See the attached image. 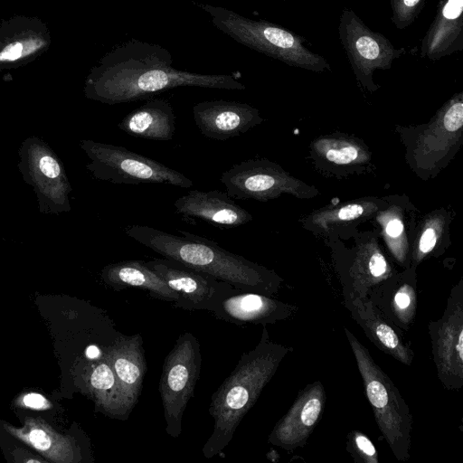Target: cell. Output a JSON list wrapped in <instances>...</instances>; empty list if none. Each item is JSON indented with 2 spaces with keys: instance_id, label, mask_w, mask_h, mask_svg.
I'll use <instances>...</instances> for the list:
<instances>
[{
  "instance_id": "cell-21",
  "label": "cell",
  "mask_w": 463,
  "mask_h": 463,
  "mask_svg": "<svg viewBox=\"0 0 463 463\" xmlns=\"http://www.w3.org/2000/svg\"><path fill=\"white\" fill-rule=\"evenodd\" d=\"M373 288L368 298L401 331L407 332L413 325L417 313L418 295L413 281L394 284L386 281Z\"/></svg>"
},
{
  "instance_id": "cell-23",
  "label": "cell",
  "mask_w": 463,
  "mask_h": 463,
  "mask_svg": "<svg viewBox=\"0 0 463 463\" xmlns=\"http://www.w3.org/2000/svg\"><path fill=\"white\" fill-rule=\"evenodd\" d=\"M89 381L96 402L104 413L121 420L118 383L105 351L99 361L91 366Z\"/></svg>"
},
{
  "instance_id": "cell-2",
  "label": "cell",
  "mask_w": 463,
  "mask_h": 463,
  "mask_svg": "<svg viewBox=\"0 0 463 463\" xmlns=\"http://www.w3.org/2000/svg\"><path fill=\"white\" fill-rule=\"evenodd\" d=\"M180 235L145 225H129L126 234L165 259L178 261L209 274L234 288L273 297L281 279L274 272L232 253L218 243L191 232L176 230Z\"/></svg>"
},
{
  "instance_id": "cell-28",
  "label": "cell",
  "mask_w": 463,
  "mask_h": 463,
  "mask_svg": "<svg viewBox=\"0 0 463 463\" xmlns=\"http://www.w3.org/2000/svg\"><path fill=\"white\" fill-rule=\"evenodd\" d=\"M41 172L49 178H56L60 175V165L58 162L50 156H43L39 161Z\"/></svg>"
},
{
  "instance_id": "cell-24",
  "label": "cell",
  "mask_w": 463,
  "mask_h": 463,
  "mask_svg": "<svg viewBox=\"0 0 463 463\" xmlns=\"http://www.w3.org/2000/svg\"><path fill=\"white\" fill-rule=\"evenodd\" d=\"M346 450L358 463H378V451L369 437L362 431L352 430L347 434Z\"/></svg>"
},
{
  "instance_id": "cell-31",
  "label": "cell",
  "mask_w": 463,
  "mask_h": 463,
  "mask_svg": "<svg viewBox=\"0 0 463 463\" xmlns=\"http://www.w3.org/2000/svg\"><path fill=\"white\" fill-rule=\"evenodd\" d=\"M364 213V208L360 204H350L341 208L337 216L341 220H354L361 216Z\"/></svg>"
},
{
  "instance_id": "cell-10",
  "label": "cell",
  "mask_w": 463,
  "mask_h": 463,
  "mask_svg": "<svg viewBox=\"0 0 463 463\" xmlns=\"http://www.w3.org/2000/svg\"><path fill=\"white\" fill-rule=\"evenodd\" d=\"M146 264L176 292L175 306L185 310L212 313L222 298L236 289L227 282L170 259H155Z\"/></svg>"
},
{
  "instance_id": "cell-18",
  "label": "cell",
  "mask_w": 463,
  "mask_h": 463,
  "mask_svg": "<svg viewBox=\"0 0 463 463\" xmlns=\"http://www.w3.org/2000/svg\"><path fill=\"white\" fill-rule=\"evenodd\" d=\"M425 33L420 57L437 61L463 50V0H439Z\"/></svg>"
},
{
  "instance_id": "cell-6",
  "label": "cell",
  "mask_w": 463,
  "mask_h": 463,
  "mask_svg": "<svg viewBox=\"0 0 463 463\" xmlns=\"http://www.w3.org/2000/svg\"><path fill=\"white\" fill-rule=\"evenodd\" d=\"M202 354L199 340L189 332L179 335L166 355L159 381L166 433L178 438L182 420L199 379Z\"/></svg>"
},
{
  "instance_id": "cell-33",
  "label": "cell",
  "mask_w": 463,
  "mask_h": 463,
  "mask_svg": "<svg viewBox=\"0 0 463 463\" xmlns=\"http://www.w3.org/2000/svg\"><path fill=\"white\" fill-rule=\"evenodd\" d=\"M101 355V351L96 345H90L86 349V356L89 359H96Z\"/></svg>"
},
{
  "instance_id": "cell-16",
  "label": "cell",
  "mask_w": 463,
  "mask_h": 463,
  "mask_svg": "<svg viewBox=\"0 0 463 463\" xmlns=\"http://www.w3.org/2000/svg\"><path fill=\"white\" fill-rule=\"evenodd\" d=\"M174 207L185 218H196L219 228L239 227L252 219L226 192L219 190L189 191L175 201Z\"/></svg>"
},
{
  "instance_id": "cell-4",
  "label": "cell",
  "mask_w": 463,
  "mask_h": 463,
  "mask_svg": "<svg viewBox=\"0 0 463 463\" xmlns=\"http://www.w3.org/2000/svg\"><path fill=\"white\" fill-rule=\"evenodd\" d=\"M213 24L237 43L289 66L314 71L330 70L327 61L306 47V39L279 24L245 17L230 9L194 3Z\"/></svg>"
},
{
  "instance_id": "cell-9",
  "label": "cell",
  "mask_w": 463,
  "mask_h": 463,
  "mask_svg": "<svg viewBox=\"0 0 463 463\" xmlns=\"http://www.w3.org/2000/svg\"><path fill=\"white\" fill-rule=\"evenodd\" d=\"M338 37L357 79L371 86L375 70H387L400 58L404 48L397 49L383 34L373 31L350 8L345 7L338 24Z\"/></svg>"
},
{
  "instance_id": "cell-20",
  "label": "cell",
  "mask_w": 463,
  "mask_h": 463,
  "mask_svg": "<svg viewBox=\"0 0 463 463\" xmlns=\"http://www.w3.org/2000/svg\"><path fill=\"white\" fill-rule=\"evenodd\" d=\"M106 284L116 290L136 288L146 290L157 299L175 303L177 294L143 260H124L106 266L102 270Z\"/></svg>"
},
{
  "instance_id": "cell-30",
  "label": "cell",
  "mask_w": 463,
  "mask_h": 463,
  "mask_svg": "<svg viewBox=\"0 0 463 463\" xmlns=\"http://www.w3.org/2000/svg\"><path fill=\"white\" fill-rule=\"evenodd\" d=\"M437 241L436 232L432 228L426 229L420 240L419 250L422 254L429 253Z\"/></svg>"
},
{
  "instance_id": "cell-26",
  "label": "cell",
  "mask_w": 463,
  "mask_h": 463,
  "mask_svg": "<svg viewBox=\"0 0 463 463\" xmlns=\"http://www.w3.org/2000/svg\"><path fill=\"white\" fill-rule=\"evenodd\" d=\"M358 156V150L351 145L330 147L326 151V157L335 164H349Z\"/></svg>"
},
{
  "instance_id": "cell-17",
  "label": "cell",
  "mask_w": 463,
  "mask_h": 463,
  "mask_svg": "<svg viewBox=\"0 0 463 463\" xmlns=\"http://www.w3.org/2000/svg\"><path fill=\"white\" fill-rule=\"evenodd\" d=\"M50 45V35L39 20L16 17L0 28V67L30 61Z\"/></svg>"
},
{
  "instance_id": "cell-32",
  "label": "cell",
  "mask_w": 463,
  "mask_h": 463,
  "mask_svg": "<svg viewBox=\"0 0 463 463\" xmlns=\"http://www.w3.org/2000/svg\"><path fill=\"white\" fill-rule=\"evenodd\" d=\"M385 231L390 237H398L403 232V224L401 220L393 219L388 222Z\"/></svg>"
},
{
  "instance_id": "cell-11",
  "label": "cell",
  "mask_w": 463,
  "mask_h": 463,
  "mask_svg": "<svg viewBox=\"0 0 463 463\" xmlns=\"http://www.w3.org/2000/svg\"><path fill=\"white\" fill-rule=\"evenodd\" d=\"M326 394L320 381L308 383L298 393L288 412L275 424L268 441L288 452L303 448L324 412Z\"/></svg>"
},
{
  "instance_id": "cell-5",
  "label": "cell",
  "mask_w": 463,
  "mask_h": 463,
  "mask_svg": "<svg viewBox=\"0 0 463 463\" xmlns=\"http://www.w3.org/2000/svg\"><path fill=\"white\" fill-rule=\"evenodd\" d=\"M345 333L376 424L395 458L405 462L411 456L412 414L397 387L373 359L369 350L346 327Z\"/></svg>"
},
{
  "instance_id": "cell-19",
  "label": "cell",
  "mask_w": 463,
  "mask_h": 463,
  "mask_svg": "<svg viewBox=\"0 0 463 463\" xmlns=\"http://www.w3.org/2000/svg\"><path fill=\"white\" fill-rule=\"evenodd\" d=\"M118 127L136 137L169 141L175 130V116L167 99L151 98L124 117Z\"/></svg>"
},
{
  "instance_id": "cell-14",
  "label": "cell",
  "mask_w": 463,
  "mask_h": 463,
  "mask_svg": "<svg viewBox=\"0 0 463 463\" xmlns=\"http://www.w3.org/2000/svg\"><path fill=\"white\" fill-rule=\"evenodd\" d=\"M298 310L296 305L279 301L270 296L236 288L222 298L212 313L218 319L237 325L265 326L287 320Z\"/></svg>"
},
{
  "instance_id": "cell-8",
  "label": "cell",
  "mask_w": 463,
  "mask_h": 463,
  "mask_svg": "<svg viewBox=\"0 0 463 463\" xmlns=\"http://www.w3.org/2000/svg\"><path fill=\"white\" fill-rule=\"evenodd\" d=\"M428 331L437 375L449 391L463 386V283L454 287L442 317L430 321Z\"/></svg>"
},
{
  "instance_id": "cell-34",
  "label": "cell",
  "mask_w": 463,
  "mask_h": 463,
  "mask_svg": "<svg viewBox=\"0 0 463 463\" xmlns=\"http://www.w3.org/2000/svg\"><path fill=\"white\" fill-rule=\"evenodd\" d=\"M282 1H287V0H282Z\"/></svg>"
},
{
  "instance_id": "cell-1",
  "label": "cell",
  "mask_w": 463,
  "mask_h": 463,
  "mask_svg": "<svg viewBox=\"0 0 463 463\" xmlns=\"http://www.w3.org/2000/svg\"><path fill=\"white\" fill-rule=\"evenodd\" d=\"M165 47L131 38L117 44L91 70L86 91L92 99L114 105L148 99L178 87L243 90L231 74H203L175 69Z\"/></svg>"
},
{
  "instance_id": "cell-7",
  "label": "cell",
  "mask_w": 463,
  "mask_h": 463,
  "mask_svg": "<svg viewBox=\"0 0 463 463\" xmlns=\"http://www.w3.org/2000/svg\"><path fill=\"white\" fill-rule=\"evenodd\" d=\"M92 169L98 178L116 184H170L182 188L193 181L177 170L120 146L90 143Z\"/></svg>"
},
{
  "instance_id": "cell-15",
  "label": "cell",
  "mask_w": 463,
  "mask_h": 463,
  "mask_svg": "<svg viewBox=\"0 0 463 463\" xmlns=\"http://www.w3.org/2000/svg\"><path fill=\"white\" fill-rule=\"evenodd\" d=\"M193 114L202 135L219 141L238 137L261 121L249 104L222 99L196 103Z\"/></svg>"
},
{
  "instance_id": "cell-29",
  "label": "cell",
  "mask_w": 463,
  "mask_h": 463,
  "mask_svg": "<svg viewBox=\"0 0 463 463\" xmlns=\"http://www.w3.org/2000/svg\"><path fill=\"white\" fill-rule=\"evenodd\" d=\"M24 406L34 410H46L51 407V403L46 398L39 393L32 392L23 397Z\"/></svg>"
},
{
  "instance_id": "cell-3",
  "label": "cell",
  "mask_w": 463,
  "mask_h": 463,
  "mask_svg": "<svg viewBox=\"0 0 463 463\" xmlns=\"http://www.w3.org/2000/svg\"><path fill=\"white\" fill-rule=\"evenodd\" d=\"M292 351V347L273 342L263 326L257 345L241 354L234 370L212 395L209 413L213 429L203 447L204 458H212L227 447L246 413Z\"/></svg>"
},
{
  "instance_id": "cell-22",
  "label": "cell",
  "mask_w": 463,
  "mask_h": 463,
  "mask_svg": "<svg viewBox=\"0 0 463 463\" xmlns=\"http://www.w3.org/2000/svg\"><path fill=\"white\" fill-rule=\"evenodd\" d=\"M10 432L33 447L53 461H71L74 456L71 443L54 433L44 423L28 419L23 429H10Z\"/></svg>"
},
{
  "instance_id": "cell-25",
  "label": "cell",
  "mask_w": 463,
  "mask_h": 463,
  "mask_svg": "<svg viewBox=\"0 0 463 463\" xmlns=\"http://www.w3.org/2000/svg\"><path fill=\"white\" fill-rule=\"evenodd\" d=\"M426 0H390L391 20L399 30L412 24L420 14Z\"/></svg>"
},
{
  "instance_id": "cell-12",
  "label": "cell",
  "mask_w": 463,
  "mask_h": 463,
  "mask_svg": "<svg viewBox=\"0 0 463 463\" xmlns=\"http://www.w3.org/2000/svg\"><path fill=\"white\" fill-rule=\"evenodd\" d=\"M104 351L117 380L121 420H126L137 402L147 369L142 336L119 334Z\"/></svg>"
},
{
  "instance_id": "cell-27",
  "label": "cell",
  "mask_w": 463,
  "mask_h": 463,
  "mask_svg": "<svg viewBox=\"0 0 463 463\" xmlns=\"http://www.w3.org/2000/svg\"><path fill=\"white\" fill-rule=\"evenodd\" d=\"M463 124V104L460 100L454 102L444 117V127L449 131H456Z\"/></svg>"
},
{
  "instance_id": "cell-13",
  "label": "cell",
  "mask_w": 463,
  "mask_h": 463,
  "mask_svg": "<svg viewBox=\"0 0 463 463\" xmlns=\"http://www.w3.org/2000/svg\"><path fill=\"white\" fill-rule=\"evenodd\" d=\"M344 300L352 318L378 349L402 364H412L414 352L405 339L404 332L397 328L368 298L347 295Z\"/></svg>"
}]
</instances>
